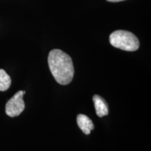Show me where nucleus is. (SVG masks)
<instances>
[{"mask_svg": "<svg viewBox=\"0 0 151 151\" xmlns=\"http://www.w3.org/2000/svg\"><path fill=\"white\" fill-rule=\"evenodd\" d=\"M108 1H110V2H119V1H124V0H107Z\"/></svg>", "mask_w": 151, "mask_h": 151, "instance_id": "nucleus-7", "label": "nucleus"}, {"mask_svg": "<svg viewBox=\"0 0 151 151\" xmlns=\"http://www.w3.org/2000/svg\"><path fill=\"white\" fill-rule=\"evenodd\" d=\"M11 84V77L4 69H0V91L4 92L10 88Z\"/></svg>", "mask_w": 151, "mask_h": 151, "instance_id": "nucleus-6", "label": "nucleus"}, {"mask_svg": "<svg viewBox=\"0 0 151 151\" xmlns=\"http://www.w3.org/2000/svg\"><path fill=\"white\" fill-rule=\"evenodd\" d=\"M25 94V91L17 92L16 94L7 101L6 104V113L7 116L12 117H16L20 116L21 113L24 111V102L23 100V95Z\"/></svg>", "mask_w": 151, "mask_h": 151, "instance_id": "nucleus-3", "label": "nucleus"}, {"mask_svg": "<svg viewBox=\"0 0 151 151\" xmlns=\"http://www.w3.org/2000/svg\"><path fill=\"white\" fill-rule=\"evenodd\" d=\"M92 100H93L94 109H95L96 114L97 116L101 118L109 114L108 104L104 98L98 94H94L92 97Z\"/></svg>", "mask_w": 151, "mask_h": 151, "instance_id": "nucleus-4", "label": "nucleus"}, {"mask_svg": "<svg viewBox=\"0 0 151 151\" xmlns=\"http://www.w3.org/2000/svg\"><path fill=\"white\" fill-rule=\"evenodd\" d=\"M110 43L115 48L125 51H136L139 48L138 38L132 32L125 30H117L111 34Z\"/></svg>", "mask_w": 151, "mask_h": 151, "instance_id": "nucleus-2", "label": "nucleus"}, {"mask_svg": "<svg viewBox=\"0 0 151 151\" xmlns=\"http://www.w3.org/2000/svg\"><path fill=\"white\" fill-rule=\"evenodd\" d=\"M49 69L52 76L62 86L69 84L74 75V67L71 57L59 49H54L48 57Z\"/></svg>", "mask_w": 151, "mask_h": 151, "instance_id": "nucleus-1", "label": "nucleus"}, {"mask_svg": "<svg viewBox=\"0 0 151 151\" xmlns=\"http://www.w3.org/2000/svg\"><path fill=\"white\" fill-rule=\"evenodd\" d=\"M77 124L78 127L82 130L84 134L88 135L90 134V132L94 129V124L91 119L84 114L78 115L76 118Z\"/></svg>", "mask_w": 151, "mask_h": 151, "instance_id": "nucleus-5", "label": "nucleus"}]
</instances>
